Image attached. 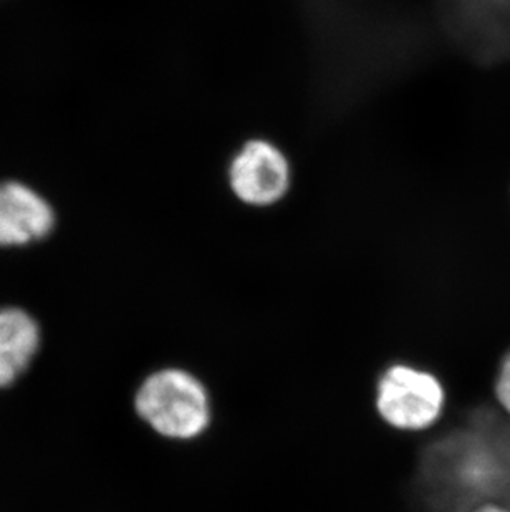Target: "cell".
<instances>
[{
	"label": "cell",
	"instance_id": "obj_1",
	"mask_svg": "<svg viewBox=\"0 0 510 512\" xmlns=\"http://www.w3.org/2000/svg\"><path fill=\"white\" fill-rule=\"evenodd\" d=\"M418 489L434 512L510 508V423L481 418L431 443L419 459Z\"/></svg>",
	"mask_w": 510,
	"mask_h": 512
},
{
	"label": "cell",
	"instance_id": "obj_2",
	"mask_svg": "<svg viewBox=\"0 0 510 512\" xmlns=\"http://www.w3.org/2000/svg\"><path fill=\"white\" fill-rule=\"evenodd\" d=\"M138 420L173 443H193L214 425V401L203 378L181 365H161L141 378L133 395Z\"/></svg>",
	"mask_w": 510,
	"mask_h": 512
},
{
	"label": "cell",
	"instance_id": "obj_3",
	"mask_svg": "<svg viewBox=\"0 0 510 512\" xmlns=\"http://www.w3.org/2000/svg\"><path fill=\"white\" fill-rule=\"evenodd\" d=\"M448 393L443 380L428 368L395 362L376 377L373 408L391 430L424 433L438 425Z\"/></svg>",
	"mask_w": 510,
	"mask_h": 512
},
{
	"label": "cell",
	"instance_id": "obj_4",
	"mask_svg": "<svg viewBox=\"0 0 510 512\" xmlns=\"http://www.w3.org/2000/svg\"><path fill=\"white\" fill-rule=\"evenodd\" d=\"M232 196L247 208L267 209L282 203L294 183L289 156L269 138L244 141L226 170Z\"/></svg>",
	"mask_w": 510,
	"mask_h": 512
},
{
	"label": "cell",
	"instance_id": "obj_5",
	"mask_svg": "<svg viewBox=\"0 0 510 512\" xmlns=\"http://www.w3.org/2000/svg\"><path fill=\"white\" fill-rule=\"evenodd\" d=\"M52 204L19 181L0 183V247L29 246L55 229Z\"/></svg>",
	"mask_w": 510,
	"mask_h": 512
},
{
	"label": "cell",
	"instance_id": "obj_6",
	"mask_svg": "<svg viewBox=\"0 0 510 512\" xmlns=\"http://www.w3.org/2000/svg\"><path fill=\"white\" fill-rule=\"evenodd\" d=\"M40 327L37 320L17 307L0 309V388L19 380L39 352Z\"/></svg>",
	"mask_w": 510,
	"mask_h": 512
},
{
	"label": "cell",
	"instance_id": "obj_7",
	"mask_svg": "<svg viewBox=\"0 0 510 512\" xmlns=\"http://www.w3.org/2000/svg\"><path fill=\"white\" fill-rule=\"evenodd\" d=\"M469 12L464 17L472 30L467 34L476 55L489 60L510 57V0H496L492 4L459 5Z\"/></svg>",
	"mask_w": 510,
	"mask_h": 512
},
{
	"label": "cell",
	"instance_id": "obj_8",
	"mask_svg": "<svg viewBox=\"0 0 510 512\" xmlns=\"http://www.w3.org/2000/svg\"><path fill=\"white\" fill-rule=\"evenodd\" d=\"M494 395H496L497 405L501 406L510 420V350L499 363V370L494 380Z\"/></svg>",
	"mask_w": 510,
	"mask_h": 512
},
{
	"label": "cell",
	"instance_id": "obj_9",
	"mask_svg": "<svg viewBox=\"0 0 510 512\" xmlns=\"http://www.w3.org/2000/svg\"><path fill=\"white\" fill-rule=\"evenodd\" d=\"M469 512H510V508L499 503H484L479 504V506H476V508L471 509Z\"/></svg>",
	"mask_w": 510,
	"mask_h": 512
},
{
	"label": "cell",
	"instance_id": "obj_10",
	"mask_svg": "<svg viewBox=\"0 0 510 512\" xmlns=\"http://www.w3.org/2000/svg\"><path fill=\"white\" fill-rule=\"evenodd\" d=\"M492 2H496V0H461V4L467 5H484L492 4Z\"/></svg>",
	"mask_w": 510,
	"mask_h": 512
}]
</instances>
